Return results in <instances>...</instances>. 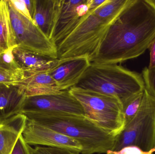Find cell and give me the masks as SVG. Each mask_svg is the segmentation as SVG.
Instances as JSON below:
<instances>
[{"label": "cell", "mask_w": 155, "mask_h": 154, "mask_svg": "<svg viewBox=\"0 0 155 154\" xmlns=\"http://www.w3.org/2000/svg\"><path fill=\"white\" fill-rule=\"evenodd\" d=\"M155 39V0H131L109 26L92 62L117 64L138 58Z\"/></svg>", "instance_id": "1"}, {"label": "cell", "mask_w": 155, "mask_h": 154, "mask_svg": "<svg viewBox=\"0 0 155 154\" xmlns=\"http://www.w3.org/2000/svg\"><path fill=\"white\" fill-rule=\"evenodd\" d=\"M26 118L69 137L83 147L81 153H105L112 151L116 137L84 115L61 113H29Z\"/></svg>", "instance_id": "2"}, {"label": "cell", "mask_w": 155, "mask_h": 154, "mask_svg": "<svg viewBox=\"0 0 155 154\" xmlns=\"http://www.w3.org/2000/svg\"><path fill=\"white\" fill-rule=\"evenodd\" d=\"M74 87L116 97L122 104L145 89L142 73L117 64L94 62Z\"/></svg>", "instance_id": "3"}, {"label": "cell", "mask_w": 155, "mask_h": 154, "mask_svg": "<svg viewBox=\"0 0 155 154\" xmlns=\"http://www.w3.org/2000/svg\"><path fill=\"white\" fill-rule=\"evenodd\" d=\"M94 10H89L74 30L56 46L58 59L86 57L92 62L110 25L98 18Z\"/></svg>", "instance_id": "4"}, {"label": "cell", "mask_w": 155, "mask_h": 154, "mask_svg": "<svg viewBox=\"0 0 155 154\" xmlns=\"http://www.w3.org/2000/svg\"><path fill=\"white\" fill-rule=\"evenodd\" d=\"M69 90L83 107L85 116L99 127L115 136L124 130L123 105L117 98L74 87Z\"/></svg>", "instance_id": "5"}, {"label": "cell", "mask_w": 155, "mask_h": 154, "mask_svg": "<svg viewBox=\"0 0 155 154\" xmlns=\"http://www.w3.org/2000/svg\"><path fill=\"white\" fill-rule=\"evenodd\" d=\"M155 118L139 112L117 136L112 151L106 154H154Z\"/></svg>", "instance_id": "6"}, {"label": "cell", "mask_w": 155, "mask_h": 154, "mask_svg": "<svg viewBox=\"0 0 155 154\" xmlns=\"http://www.w3.org/2000/svg\"><path fill=\"white\" fill-rule=\"evenodd\" d=\"M7 1L17 48L49 58L58 59L56 45L32 21L18 13L9 0Z\"/></svg>", "instance_id": "7"}, {"label": "cell", "mask_w": 155, "mask_h": 154, "mask_svg": "<svg viewBox=\"0 0 155 154\" xmlns=\"http://www.w3.org/2000/svg\"><path fill=\"white\" fill-rule=\"evenodd\" d=\"M61 113L85 115L80 103L70 90L57 94L25 96L19 114Z\"/></svg>", "instance_id": "8"}, {"label": "cell", "mask_w": 155, "mask_h": 154, "mask_svg": "<svg viewBox=\"0 0 155 154\" xmlns=\"http://www.w3.org/2000/svg\"><path fill=\"white\" fill-rule=\"evenodd\" d=\"M88 0H56L51 41L57 46L77 26L89 11Z\"/></svg>", "instance_id": "9"}, {"label": "cell", "mask_w": 155, "mask_h": 154, "mask_svg": "<svg viewBox=\"0 0 155 154\" xmlns=\"http://www.w3.org/2000/svg\"><path fill=\"white\" fill-rule=\"evenodd\" d=\"M25 143L30 145L66 148L81 153V145L74 139L26 118L22 133Z\"/></svg>", "instance_id": "10"}, {"label": "cell", "mask_w": 155, "mask_h": 154, "mask_svg": "<svg viewBox=\"0 0 155 154\" xmlns=\"http://www.w3.org/2000/svg\"><path fill=\"white\" fill-rule=\"evenodd\" d=\"M91 63L86 57L59 59L57 65L48 73L62 90H67L79 82Z\"/></svg>", "instance_id": "11"}, {"label": "cell", "mask_w": 155, "mask_h": 154, "mask_svg": "<svg viewBox=\"0 0 155 154\" xmlns=\"http://www.w3.org/2000/svg\"><path fill=\"white\" fill-rule=\"evenodd\" d=\"M25 73L24 80L17 86L24 91L25 96L57 94L63 91L48 72L25 71Z\"/></svg>", "instance_id": "12"}, {"label": "cell", "mask_w": 155, "mask_h": 154, "mask_svg": "<svg viewBox=\"0 0 155 154\" xmlns=\"http://www.w3.org/2000/svg\"><path fill=\"white\" fill-rule=\"evenodd\" d=\"M25 97L17 85L0 83V124L19 114Z\"/></svg>", "instance_id": "13"}, {"label": "cell", "mask_w": 155, "mask_h": 154, "mask_svg": "<svg viewBox=\"0 0 155 154\" xmlns=\"http://www.w3.org/2000/svg\"><path fill=\"white\" fill-rule=\"evenodd\" d=\"M24 115L18 114L0 124V154H11L26 124Z\"/></svg>", "instance_id": "14"}, {"label": "cell", "mask_w": 155, "mask_h": 154, "mask_svg": "<svg viewBox=\"0 0 155 154\" xmlns=\"http://www.w3.org/2000/svg\"><path fill=\"white\" fill-rule=\"evenodd\" d=\"M33 22L51 40L56 15V0H34Z\"/></svg>", "instance_id": "15"}, {"label": "cell", "mask_w": 155, "mask_h": 154, "mask_svg": "<svg viewBox=\"0 0 155 154\" xmlns=\"http://www.w3.org/2000/svg\"><path fill=\"white\" fill-rule=\"evenodd\" d=\"M13 54L17 63L25 71L48 72L59 62L58 59L43 57L20 49L17 47L14 49Z\"/></svg>", "instance_id": "16"}, {"label": "cell", "mask_w": 155, "mask_h": 154, "mask_svg": "<svg viewBox=\"0 0 155 154\" xmlns=\"http://www.w3.org/2000/svg\"><path fill=\"white\" fill-rule=\"evenodd\" d=\"M17 46L7 0H0V53Z\"/></svg>", "instance_id": "17"}, {"label": "cell", "mask_w": 155, "mask_h": 154, "mask_svg": "<svg viewBox=\"0 0 155 154\" xmlns=\"http://www.w3.org/2000/svg\"><path fill=\"white\" fill-rule=\"evenodd\" d=\"M131 0H105L94 10V13L99 19L111 25L117 18Z\"/></svg>", "instance_id": "18"}, {"label": "cell", "mask_w": 155, "mask_h": 154, "mask_svg": "<svg viewBox=\"0 0 155 154\" xmlns=\"http://www.w3.org/2000/svg\"><path fill=\"white\" fill-rule=\"evenodd\" d=\"M25 73L22 69L8 66L0 59V83L18 85L24 80Z\"/></svg>", "instance_id": "19"}, {"label": "cell", "mask_w": 155, "mask_h": 154, "mask_svg": "<svg viewBox=\"0 0 155 154\" xmlns=\"http://www.w3.org/2000/svg\"><path fill=\"white\" fill-rule=\"evenodd\" d=\"M143 93L144 91H143L134 95L122 104L123 112L124 115L125 126L137 114L142 103Z\"/></svg>", "instance_id": "20"}, {"label": "cell", "mask_w": 155, "mask_h": 154, "mask_svg": "<svg viewBox=\"0 0 155 154\" xmlns=\"http://www.w3.org/2000/svg\"><path fill=\"white\" fill-rule=\"evenodd\" d=\"M31 154H79V152L66 148L47 146H36L32 148L30 146Z\"/></svg>", "instance_id": "21"}, {"label": "cell", "mask_w": 155, "mask_h": 154, "mask_svg": "<svg viewBox=\"0 0 155 154\" xmlns=\"http://www.w3.org/2000/svg\"><path fill=\"white\" fill-rule=\"evenodd\" d=\"M146 89L155 97V68L149 69L145 67L142 72Z\"/></svg>", "instance_id": "22"}, {"label": "cell", "mask_w": 155, "mask_h": 154, "mask_svg": "<svg viewBox=\"0 0 155 154\" xmlns=\"http://www.w3.org/2000/svg\"><path fill=\"white\" fill-rule=\"evenodd\" d=\"M17 46H14L0 53V59L8 66L16 69L21 68L13 54V50ZM22 69V68H21Z\"/></svg>", "instance_id": "23"}, {"label": "cell", "mask_w": 155, "mask_h": 154, "mask_svg": "<svg viewBox=\"0 0 155 154\" xmlns=\"http://www.w3.org/2000/svg\"><path fill=\"white\" fill-rule=\"evenodd\" d=\"M9 1L18 13L33 22L31 16L23 0H9Z\"/></svg>", "instance_id": "24"}, {"label": "cell", "mask_w": 155, "mask_h": 154, "mask_svg": "<svg viewBox=\"0 0 155 154\" xmlns=\"http://www.w3.org/2000/svg\"><path fill=\"white\" fill-rule=\"evenodd\" d=\"M30 146L25 143L21 135L17 140L11 154H31Z\"/></svg>", "instance_id": "25"}, {"label": "cell", "mask_w": 155, "mask_h": 154, "mask_svg": "<svg viewBox=\"0 0 155 154\" xmlns=\"http://www.w3.org/2000/svg\"><path fill=\"white\" fill-rule=\"evenodd\" d=\"M150 51V62L147 68L149 69L155 68V39L148 48Z\"/></svg>", "instance_id": "26"}, {"label": "cell", "mask_w": 155, "mask_h": 154, "mask_svg": "<svg viewBox=\"0 0 155 154\" xmlns=\"http://www.w3.org/2000/svg\"><path fill=\"white\" fill-rule=\"evenodd\" d=\"M25 3L26 5V7L30 12L31 17H32L34 11V0L29 1V0H23Z\"/></svg>", "instance_id": "27"}, {"label": "cell", "mask_w": 155, "mask_h": 154, "mask_svg": "<svg viewBox=\"0 0 155 154\" xmlns=\"http://www.w3.org/2000/svg\"></svg>", "instance_id": "28"}]
</instances>
